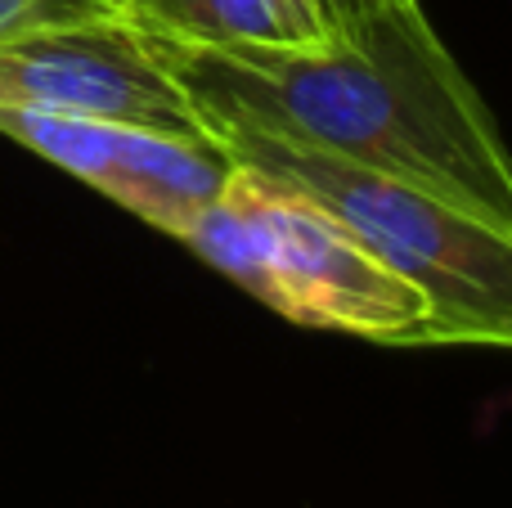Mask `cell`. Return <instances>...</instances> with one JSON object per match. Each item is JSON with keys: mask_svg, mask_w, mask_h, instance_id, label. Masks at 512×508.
Wrapping results in <instances>:
<instances>
[{"mask_svg": "<svg viewBox=\"0 0 512 508\" xmlns=\"http://www.w3.org/2000/svg\"><path fill=\"white\" fill-rule=\"evenodd\" d=\"M180 243L297 329L378 347H454L436 306L400 270L310 198L239 162Z\"/></svg>", "mask_w": 512, "mask_h": 508, "instance_id": "7a4b0ae2", "label": "cell"}, {"mask_svg": "<svg viewBox=\"0 0 512 508\" xmlns=\"http://www.w3.org/2000/svg\"><path fill=\"white\" fill-rule=\"evenodd\" d=\"M378 5H387V0H333L337 23H346L351 14H364V9H378Z\"/></svg>", "mask_w": 512, "mask_h": 508, "instance_id": "9c48e42d", "label": "cell"}, {"mask_svg": "<svg viewBox=\"0 0 512 508\" xmlns=\"http://www.w3.org/2000/svg\"><path fill=\"white\" fill-rule=\"evenodd\" d=\"M117 5H122V0H117ZM122 14H126V9H122Z\"/></svg>", "mask_w": 512, "mask_h": 508, "instance_id": "8fae6325", "label": "cell"}, {"mask_svg": "<svg viewBox=\"0 0 512 508\" xmlns=\"http://www.w3.org/2000/svg\"><path fill=\"white\" fill-rule=\"evenodd\" d=\"M135 32L203 117H234L360 162L512 234V167L499 126L418 0L351 14L319 41L198 45Z\"/></svg>", "mask_w": 512, "mask_h": 508, "instance_id": "6da1fadb", "label": "cell"}, {"mask_svg": "<svg viewBox=\"0 0 512 508\" xmlns=\"http://www.w3.org/2000/svg\"><path fill=\"white\" fill-rule=\"evenodd\" d=\"M0 108L104 117L140 131L212 140L189 90L126 18L0 41Z\"/></svg>", "mask_w": 512, "mask_h": 508, "instance_id": "277c9868", "label": "cell"}, {"mask_svg": "<svg viewBox=\"0 0 512 508\" xmlns=\"http://www.w3.org/2000/svg\"><path fill=\"white\" fill-rule=\"evenodd\" d=\"M279 14L288 41H319L337 27V14L328 9V0H270Z\"/></svg>", "mask_w": 512, "mask_h": 508, "instance_id": "ba28073f", "label": "cell"}, {"mask_svg": "<svg viewBox=\"0 0 512 508\" xmlns=\"http://www.w3.org/2000/svg\"><path fill=\"white\" fill-rule=\"evenodd\" d=\"M328 9H333V0H328ZM333 14H337V9H333Z\"/></svg>", "mask_w": 512, "mask_h": 508, "instance_id": "30bf717a", "label": "cell"}, {"mask_svg": "<svg viewBox=\"0 0 512 508\" xmlns=\"http://www.w3.org/2000/svg\"><path fill=\"white\" fill-rule=\"evenodd\" d=\"M117 0H0V41L41 32H68V27H104L122 23Z\"/></svg>", "mask_w": 512, "mask_h": 508, "instance_id": "52a82bcc", "label": "cell"}, {"mask_svg": "<svg viewBox=\"0 0 512 508\" xmlns=\"http://www.w3.org/2000/svg\"><path fill=\"white\" fill-rule=\"evenodd\" d=\"M0 135L63 167L81 185L113 198L122 212L171 239H180L189 221L221 194L234 167L212 140L140 131L104 117L41 113V108H0Z\"/></svg>", "mask_w": 512, "mask_h": 508, "instance_id": "5b68a950", "label": "cell"}, {"mask_svg": "<svg viewBox=\"0 0 512 508\" xmlns=\"http://www.w3.org/2000/svg\"><path fill=\"white\" fill-rule=\"evenodd\" d=\"M122 9L126 23L176 41H288L270 0H122Z\"/></svg>", "mask_w": 512, "mask_h": 508, "instance_id": "8992f818", "label": "cell"}, {"mask_svg": "<svg viewBox=\"0 0 512 508\" xmlns=\"http://www.w3.org/2000/svg\"><path fill=\"white\" fill-rule=\"evenodd\" d=\"M203 122L230 162L310 198L373 257L400 270L436 306L454 347L512 342V234L490 230L396 176L292 144L261 126L234 117H203Z\"/></svg>", "mask_w": 512, "mask_h": 508, "instance_id": "3957f363", "label": "cell"}]
</instances>
